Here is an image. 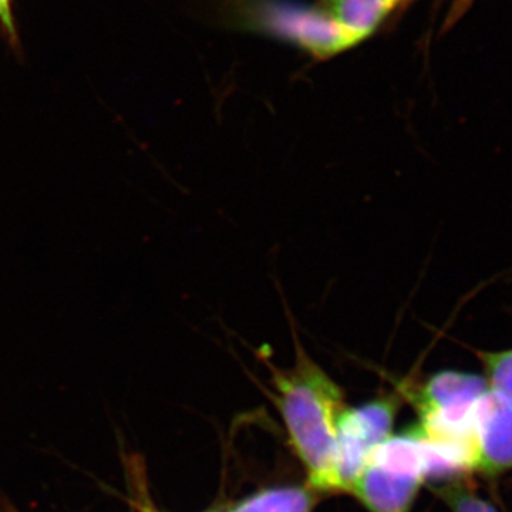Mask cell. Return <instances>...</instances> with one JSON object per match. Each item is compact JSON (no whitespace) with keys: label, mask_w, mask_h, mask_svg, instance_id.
<instances>
[{"label":"cell","mask_w":512,"mask_h":512,"mask_svg":"<svg viewBox=\"0 0 512 512\" xmlns=\"http://www.w3.org/2000/svg\"><path fill=\"white\" fill-rule=\"evenodd\" d=\"M292 326L295 362L288 369L266 363L271 370L274 403L284 420L293 451L308 474L309 487L343 493L338 471V424L346 409L338 383L312 359Z\"/></svg>","instance_id":"obj_1"},{"label":"cell","mask_w":512,"mask_h":512,"mask_svg":"<svg viewBox=\"0 0 512 512\" xmlns=\"http://www.w3.org/2000/svg\"><path fill=\"white\" fill-rule=\"evenodd\" d=\"M488 387L484 375L460 370H440L427 377L413 390V403L419 414V424L413 430L421 439L456 451L470 470L471 416Z\"/></svg>","instance_id":"obj_2"},{"label":"cell","mask_w":512,"mask_h":512,"mask_svg":"<svg viewBox=\"0 0 512 512\" xmlns=\"http://www.w3.org/2000/svg\"><path fill=\"white\" fill-rule=\"evenodd\" d=\"M429 478L426 446L412 430L389 437L376 448L350 493L369 512H410Z\"/></svg>","instance_id":"obj_3"},{"label":"cell","mask_w":512,"mask_h":512,"mask_svg":"<svg viewBox=\"0 0 512 512\" xmlns=\"http://www.w3.org/2000/svg\"><path fill=\"white\" fill-rule=\"evenodd\" d=\"M248 22L284 37L315 57H329L360 43L359 37L339 25L326 10L254 0L247 8Z\"/></svg>","instance_id":"obj_4"},{"label":"cell","mask_w":512,"mask_h":512,"mask_svg":"<svg viewBox=\"0 0 512 512\" xmlns=\"http://www.w3.org/2000/svg\"><path fill=\"white\" fill-rule=\"evenodd\" d=\"M397 397L346 407L338 424V471L343 493H350L377 447L392 437Z\"/></svg>","instance_id":"obj_5"},{"label":"cell","mask_w":512,"mask_h":512,"mask_svg":"<svg viewBox=\"0 0 512 512\" xmlns=\"http://www.w3.org/2000/svg\"><path fill=\"white\" fill-rule=\"evenodd\" d=\"M470 470L487 477L512 471V400L488 387L471 416Z\"/></svg>","instance_id":"obj_6"},{"label":"cell","mask_w":512,"mask_h":512,"mask_svg":"<svg viewBox=\"0 0 512 512\" xmlns=\"http://www.w3.org/2000/svg\"><path fill=\"white\" fill-rule=\"evenodd\" d=\"M402 2L403 0H326L325 10L339 25L350 30L362 42Z\"/></svg>","instance_id":"obj_7"},{"label":"cell","mask_w":512,"mask_h":512,"mask_svg":"<svg viewBox=\"0 0 512 512\" xmlns=\"http://www.w3.org/2000/svg\"><path fill=\"white\" fill-rule=\"evenodd\" d=\"M312 488L301 485L265 488L235 505L229 512H313Z\"/></svg>","instance_id":"obj_8"},{"label":"cell","mask_w":512,"mask_h":512,"mask_svg":"<svg viewBox=\"0 0 512 512\" xmlns=\"http://www.w3.org/2000/svg\"><path fill=\"white\" fill-rule=\"evenodd\" d=\"M484 369V377L491 389L512 400V348L503 350H476Z\"/></svg>","instance_id":"obj_9"},{"label":"cell","mask_w":512,"mask_h":512,"mask_svg":"<svg viewBox=\"0 0 512 512\" xmlns=\"http://www.w3.org/2000/svg\"><path fill=\"white\" fill-rule=\"evenodd\" d=\"M128 481H130V504L136 512H163L154 503L148 487L146 466L140 457L133 456L127 460Z\"/></svg>","instance_id":"obj_10"},{"label":"cell","mask_w":512,"mask_h":512,"mask_svg":"<svg viewBox=\"0 0 512 512\" xmlns=\"http://www.w3.org/2000/svg\"><path fill=\"white\" fill-rule=\"evenodd\" d=\"M441 500L453 512H498L493 504L481 498L463 483H451L440 488Z\"/></svg>","instance_id":"obj_11"},{"label":"cell","mask_w":512,"mask_h":512,"mask_svg":"<svg viewBox=\"0 0 512 512\" xmlns=\"http://www.w3.org/2000/svg\"><path fill=\"white\" fill-rule=\"evenodd\" d=\"M0 32L6 36L10 45L18 49L19 35L13 13V0H0Z\"/></svg>","instance_id":"obj_12"},{"label":"cell","mask_w":512,"mask_h":512,"mask_svg":"<svg viewBox=\"0 0 512 512\" xmlns=\"http://www.w3.org/2000/svg\"><path fill=\"white\" fill-rule=\"evenodd\" d=\"M473 2L474 0H454L450 12H448L446 26L456 25L458 20H460L461 16H464V13L467 12Z\"/></svg>","instance_id":"obj_13"},{"label":"cell","mask_w":512,"mask_h":512,"mask_svg":"<svg viewBox=\"0 0 512 512\" xmlns=\"http://www.w3.org/2000/svg\"><path fill=\"white\" fill-rule=\"evenodd\" d=\"M0 512H19L16 508H13L9 503H5V501H0Z\"/></svg>","instance_id":"obj_14"},{"label":"cell","mask_w":512,"mask_h":512,"mask_svg":"<svg viewBox=\"0 0 512 512\" xmlns=\"http://www.w3.org/2000/svg\"><path fill=\"white\" fill-rule=\"evenodd\" d=\"M207 512H229V511L211 510V511H207Z\"/></svg>","instance_id":"obj_15"}]
</instances>
